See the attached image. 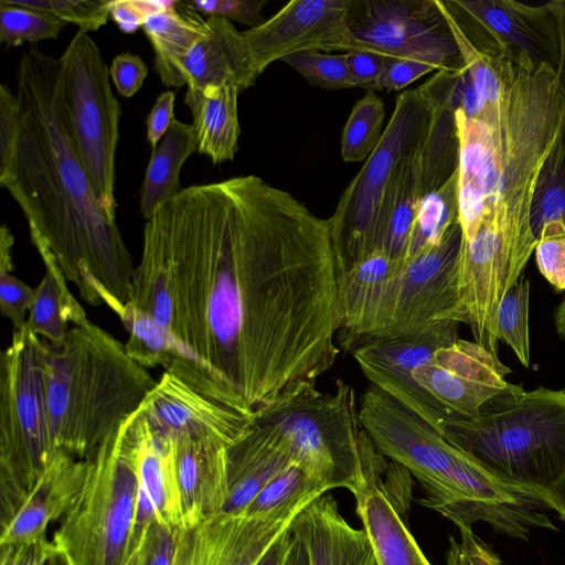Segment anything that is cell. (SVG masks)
Segmentation results:
<instances>
[{
  "mask_svg": "<svg viewBox=\"0 0 565 565\" xmlns=\"http://www.w3.org/2000/svg\"><path fill=\"white\" fill-rule=\"evenodd\" d=\"M163 438L169 443L179 489L180 529L223 512L228 497V447L185 435Z\"/></svg>",
  "mask_w": 565,
  "mask_h": 565,
  "instance_id": "cell-19",
  "label": "cell"
},
{
  "mask_svg": "<svg viewBox=\"0 0 565 565\" xmlns=\"http://www.w3.org/2000/svg\"><path fill=\"white\" fill-rule=\"evenodd\" d=\"M140 409L158 436L185 435L228 448L249 431L257 417L255 408L185 355L164 369Z\"/></svg>",
  "mask_w": 565,
  "mask_h": 565,
  "instance_id": "cell-11",
  "label": "cell"
},
{
  "mask_svg": "<svg viewBox=\"0 0 565 565\" xmlns=\"http://www.w3.org/2000/svg\"><path fill=\"white\" fill-rule=\"evenodd\" d=\"M60 58L35 46L0 87V184L21 209L41 258H51L90 306L116 315L129 301L135 265L116 217L99 203L74 146Z\"/></svg>",
  "mask_w": 565,
  "mask_h": 565,
  "instance_id": "cell-2",
  "label": "cell"
},
{
  "mask_svg": "<svg viewBox=\"0 0 565 565\" xmlns=\"http://www.w3.org/2000/svg\"><path fill=\"white\" fill-rule=\"evenodd\" d=\"M66 24L51 13L21 6L13 0L0 1V42L6 46L56 39Z\"/></svg>",
  "mask_w": 565,
  "mask_h": 565,
  "instance_id": "cell-35",
  "label": "cell"
},
{
  "mask_svg": "<svg viewBox=\"0 0 565 565\" xmlns=\"http://www.w3.org/2000/svg\"><path fill=\"white\" fill-rule=\"evenodd\" d=\"M14 2L51 13L65 23H73L81 31H96L109 19L107 0H13Z\"/></svg>",
  "mask_w": 565,
  "mask_h": 565,
  "instance_id": "cell-37",
  "label": "cell"
},
{
  "mask_svg": "<svg viewBox=\"0 0 565 565\" xmlns=\"http://www.w3.org/2000/svg\"><path fill=\"white\" fill-rule=\"evenodd\" d=\"M86 472L87 460L55 451L17 512L1 525L0 545L46 539L49 525L77 500Z\"/></svg>",
  "mask_w": 565,
  "mask_h": 565,
  "instance_id": "cell-20",
  "label": "cell"
},
{
  "mask_svg": "<svg viewBox=\"0 0 565 565\" xmlns=\"http://www.w3.org/2000/svg\"><path fill=\"white\" fill-rule=\"evenodd\" d=\"M64 109L79 160L100 205L116 217L115 154L120 105L92 36L78 30L60 57Z\"/></svg>",
  "mask_w": 565,
  "mask_h": 565,
  "instance_id": "cell-10",
  "label": "cell"
},
{
  "mask_svg": "<svg viewBox=\"0 0 565 565\" xmlns=\"http://www.w3.org/2000/svg\"><path fill=\"white\" fill-rule=\"evenodd\" d=\"M458 322L439 320L406 334H383L352 349L369 382L440 433L449 415L415 382L413 370L459 339Z\"/></svg>",
  "mask_w": 565,
  "mask_h": 565,
  "instance_id": "cell-13",
  "label": "cell"
},
{
  "mask_svg": "<svg viewBox=\"0 0 565 565\" xmlns=\"http://www.w3.org/2000/svg\"><path fill=\"white\" fill-rule=\"evenodd\" d=\"M135 420L138 437V490L128 551L139 543L153 521L177 529L182 525L180 495L169 443L151 430L141 409L135 414Z\"/></svg>",
  "mask_w": 565,
  "mask_h": 565,
  "instance_id": "cell-21",
  "label": "cell"
},
{
  "mask_svg": "<svg viewBox=\"0 0 565 565\" xmlns=\"http://www.w3.org/2000/svg\"><path fill=\"white\" fill-rule=\"evenodd\" d=\"M448 3L469 13L482 25L492 30L495 36H500L511 44L514 43L521 50L527 52L534 50L529 35L512 15L510 9L503 8L502 3L493 1H449Z\"/></svg>",
  "mask_w": 565,
  "mask_h": 565,
  "instance_id": "cell-39",
  "label": "cell"
},
{
  "mask_svg": "<svg viewBox=\"0 0 565 565\" xmlns=\"http://www.w3.org/2000/svg\"><path fill=\"white\" fill-rule=\"evenodd\" d=\"M377 565H431L409 532L382 480L355 497Z\"/></svg>",
  "mask_w": 565,
  "mask_h": 565,
  "instance_id": "cell-25",
  "label": "cell"
},
{
  "mask_svg": "<svg viewBox=\"0 0 565 565\" xmlns=\"http://www.w3.org/2000/svg\"><path fill=\"white\" fill-rule=\"evenodd\" d=\"M530 281L521 277L518 284L504 296L497 312L495 334L516 355L519 362L529 367L530 352Z\"/></svg>",
  "mask_w": 565,
  "mask_h": 565,
  "instance_id": "cell-34",
  "label": "cell"
},
{
  "mask_svg": "<svg viewBox=\"0 0 565 565\" xmlns=\"http://www.w3.org/2000/svg\"><path fill=\"white\" fill-rule=\"evenodd\" d=\"M328 490L296 463L274 478L242 512L263 516L311 502Z\"/></svg>",
  "mask_w": 565,
  "mask_h": 565,
  "instance_id": "cell-32",
  "label": "cell"
},
{
  "mask_svg": "<svg viewBox=\"0 0 565 565\" xmlns=\"http://www.w3.org/2000/svg\"><path fill=\"white\" fill-rule=\"evenodd\" d=\"M309 503L263 516L221 512L179 529L172 565H258Z\"/></svg>",
  "mask_w": 565,
  "mask_h": 565,
  "instance_id": "cell-16",
  "label": "cell"
},
{
  "mask_svg": "<svg viewBox=\"0 0 565 565\" xmlns=\"http://www.w3.org/2000/svg\"><path fill=\"white\" fill-rule=\"evenodd\" d=\"M534 254L543 277L556 290H565V216L541 225Z\"/></svg>",
  "mask_w": 565,
  "mask_h": 565,
  "instance_id": "cell-38",
  "label": "cell"
},
{
  "mask_svg": "<svg viewBox=\"0 0 565 565\" xmlns=\"http://www.w3.org/2000/svg\"><path fill=\"white\" fill-rule=\"evenodd\" d=\"M383 100L369 90L353 106L341 136V157L345 162L367 159L383 136Z\"/></svg>",
  "mask_w": 565,
  "mask_h": 565,
  "instance_id": "cell-33",
  "label": "cell"
},
{
  "mask_svg": "<svg viewBox=\"0 0 565 565\" xmlns=\"http://www.w3.org/2000/svg\"><path fill=\"white\" fill-rule=\"evenodd\" d=\"M238 94L239 89L232 85L186 88L184 103L192 115L198 152L214 164L233 160L238 151Z\"/></svg>",
  "mask_w": 565,
  "mask_h": 565,
  "instance_id": "cell-26",
  "label": "cell"
},
{
  "mask_svg": "<svg viewBox=\"0 0 565 565\" xmlns=\"http://www.w3.org/2000/svg\"><path fill=\"white\" fill-rule=\"evenodd\" d=\"M198 151L192 124L174 119L152 149L140 190V213L150 218L160 207L174 199L184 188L180 171L186 159Z\"/></svg>",
  "mask_w": 565,
  "mask_h": 565,
  "instance_id": "cell-27",
  "label": "cell"
},
{
  "mask_svg": "<svg viewBox=\"0 0 565 565\" xmlns=\"http://www.w3.org/2000/svg\"><path fill=\"white\" fill-rule=\"evenodd\" d=\"M291 463L285 445L255 420L249 431L227 449L228 497L223 512L244 511Z\"/></svg>",
  "mask_w": 565,
  "mask_h": 565,
  "instance_id": "cell-24",
  "label": "cell"
},
{
  "mask_svg": "<svg viewBox=\"0 0 565 565\" xmlns=\"http://www.w3.org/2000/svg\"><path fill=\"white\" fill-rule=\"evenodd\" d=\"M444 73L402 92L383 136L343 191L328 220L337 274L383 250L392 217V195L405 158L425 138L437 106Z\"/></svg>",
  "mask_w": 565,
  "mask_h": 565,
  "instance_id": "cell-7",
  "label": "cell"
},
{
  "mask_svg": "<svg viewBox=\"0 0 565 565\" xmlns=\"http://www.w3.org/2000/svg\"><path fill=\"white\" fill-rule=\"evenodd\" d=\"M350 71L351 87L372 90L388 65L399 57L376 51L353 50L345 52Z\"/></svg>",
  "mask_w": 565,
  "mask_h": 565,
  "instance_id": "cell-45",
  "label": "cell"
},
{
  "mask_svg": "<svg viewBox=\"0 0 565 565\" xmlns=\"http://www.w3.org/2000/svg\"><path fill=\"white\" fill-rule=\"evenodd\" d=\"M35 297V289L26 285L9 270H0V309L13 330L26 326V320Z\"/></svg>",
  "mask_w": 565,
  "mask_h": 565,
  "instance_id": "cell-42",
  "label": "cell"
},
{
  "mask_svg": "<svg viewBox=\"0 0 565 565\" xmlns=\"http://www.w3.org/2000/svg\"><path fill=\"white\" fill-rule=\"evenodd\" d=\"M180 3L205 17H217L257 28L265 22L262 15L266 0H179Z\"/></svg>",
  "mask_w": 565,
  "mask_h": 565,
  "instance_id": "cell-41",
  "label": "cell"
},
{
  "mask_svg": "<svg viewBox=\"0 0 565 565\" xmlns=\"http://www.w3.org/2000/svg\"><path fill=\"white\" fill-rule=\"evenodd\" d=\"M86 460L83 489L52 541L67 565H124L138 490L135 414Z\"/></svg>",
  "mask_w": 565,
  "mask_h": 565,
  "instance_id": "cell-9",
  "label": "cell"
},
{
  "mask_svg": "<svg viewBox=\"0 0 565 565\" xmlns=\"http://www.w3.org/2000/svg\"><path fill=\"white\" fill-rule=\"evenodd\" d=\"M181 352L256 411L339 354L328 220L256 175L184 188L146 220Z\"/></svg>",
  "mask_w": 565,
  "mask_h": 565,
  "instance_id": "cell-1",
  "label": "cell"
},
{
  "mask_svg": "<svg viewBox=\"0 0 565 565\" xmlns=\"http://www.w3.org/2000/svg\"><path fill=\"white\" fill-rule=\"evenodd\" d=\"M175 93L162 92L156 99L146 119V138L152 149L160 142L174 118Z\"/></svg>",
  "mask_w": 565,
  "mask_h": 565,
  "instance_id": "cell-49",
  "label": "cell"
},
{
  "mask_svg": "<svg viewBox=\"0 0 565 565\" xmlns=\"http://www.w3.org/2000/svg\"><path fill=\"white\" fill-rule=\"evenodd\" d=\"M294 543L290 527L273 544L258 565H287Z\"/></svg>",
  "mask_w": 565,
  "mask_h": 565,
  "instance_id": "cell-51",
  "label": "cell"
},
{
  "mask_svg": "<svg viewBox=\"0 0 565 565\" xmlns=\"http://www.w3.org/2000/svg\"><path fill=\"white\" fill-rule=\"evenodd\" d=\"M148 67L140 56L131 53L116 55L109 66V76L117 92L124 97H132L142 86Z\"/></svg>",
  "mask_w": 565,
  "mask_h": 565,
  "instance_id": "cell-47",
  "label": "cell"
},
{
  "mask_svg": "<svg viewBox=\"0 0 565 565\" xmlns=\"http://www.w3.org/2000/svg\"><path fill=\"white\" fill-rule=\"evenodd\" d=\"M540 200L541 224L565 216V191L559 185H551ZM539 227V230H540Z\"/></svg>",
  "mask_w": 565,
  "mask_h": 565,
  "instance_id": "cell-50",
  "label": "cell"
},
{
  "mask_svg": "<svg viewBox=\"0 0 565 565\" xmlns=\"http://www.w3.org/2000/svg\"><path fill=\"white\" fill-rule=\"evenodd\" d=\"M156 383L109 332L90 321L72 326L46 354L54 451L88 459L141 408Z\"/></svg>",
  "mask_w": 565,
  "mask_h": 565,
  "instance_id": "cell-4",
  "label": "cell"
},
{
  "mask_svg": "<svg viewBox=\"0 0 565 565\" xmlns=\"http://www.w3.org/2000/svg\"><path fill=\"white\" fill-rule=\"evenodd\" d=\"M294 535V534H292ZM289 565H308L307 555L301 543L294 536Z\"/></svg>",
  "mask_w": 565,
  "mask_h": 565,
  "instance_id": "cell-54",
  "label": "cell"
},
{
  "mask_svg": "<svg viewBox=\"0 0 565 565\" xmlns=\"http://www.w3.org/2000/svg\"><path fill=\"white\" fill-rule=\"evenodd\" d=\"M14 243V237L11 233V230L2 224L0 228V270H9L12 269V246Z\"/></svg>",
  "mask_w": 565,
  "mask_h": 565,
  "instance_id": "cell-52",
  "label": "cell"
},
{
  "mask_svg": "<svg viewBox=\"0 0 565 565\" xmlns=\"http://www.w3.org/2000/svg\"><path fill=\"white\" fill-rule=\"evenodd\" d=\"M545 498L550 508L556 510L561 518L565 520V473L545 494Z\"/></svg>",
  "mask_w": 565,
  "mask_h": 565,
  "instance_id": "cell-53",
  "label": "cell"
},
{
  "mask_svg": "<svg viewBox=\"0 0 565 565\" xmlns=\"http://www.w3.org/2000/svg\"><path fill=\"white\" fill-rule=\"evenodd\" d=\"M128 333L125 349L146 369H167L184 355L174 339L150 315L128 301L117 313Z\"/></svg>",
  "mask_w": 565,
  "mask_h": 565,
  "instance_id": "cell-30",
  "label": "cell"
},
{
  "mask_svg": "<svg viewBox=\"0 0 565 565\" xmlns=\"http://www.w3.org/2000/svg\"><path fill=\"white\" fill-rule=\"evenodd\" d=\"M457 170H455L439 188L420 200L406 257L427 245L439 243L446 231L457 221Z\"/></svg>",
  "mask_w": 565,
  "mask_h": 565,
  "instance_id": "cell-31",
  "label": "cell"
},
{
  "mask_svg": "<svg viewBox=\"0 0 565 565\" xmlns=\"http://www.w3.org/2000/svg\"><path fill=\"white\" fill-rule=\"evenodd\" d=\"M142 30L154 51L161 82L168 87L186 86L179 63L205 34L206 20L178 0L175 8L147 19Z\"/></svg>",
  "mask_w": 565,
  "mask_h": 565,
  "instance_id": "cell-28",
  "label": "cell"
},
{
  "mask_svg": "<svg viewBox=\"0 0 565 565\" xmlns=\"http://www.w3.org/2000/svg\"><path fill=\"white\" fill-rule=\"evenodd\" d=\"M281 61L317 87L324 89L352 88L345 52L331 54L309 51L288 55Z\"/></svg>",
  "mask_w": 565,
  "mask_h": 565,
  "instance_id": "cell-36",
  "label": "cell"
},
{
  "mask_svg": "<svg viewBox=\"0 0 565 565\" xmlns=\"http://www.w3.org/2000/svg\"><path fill=\"white\" fill-rule=\"evenodd\" d=\"M349 8L350 0H292L257 28L243 31L257 75L296 53L370 51L350 31Z\"/></svg>",
  "mask_w": 565,
  "mask_h": 565,
  "instance_id": "cell-14",
  "label": "cell"
},
{
  "mask_svg": "<svg viewBox=\"0 0 565 565\" xmlns=\"http://www.w3.org/2000/svg\"><path fill=\"white\" fill-rule=\"evenodd\" d=\"M509 373L498 355L459 338L414 369L413 377L449 416L471 418L512 387Z\"/></svg>",
  "mask_w": 565,
  "mask_h": 565,
  "instance_id": "cell-15",
  "label": "cell"
},
{
  "mask_svg": "<svg viewBox=\"0 0 565 565\" xmlns=\"http://www.w3.org/2000/svg\"><path fill=\"white\" fill-rule=\"evenodd\" d=\"M47 347L25 326L13 330L1 353V525L17 512L55 452L47 405Z\"/></svg>",
  "mask_w": 565,
  "mask_h": 565,
  "instance_id": "cell-8",
  "label": "cell"
},
{
  "mask_svg": "<svg viewBox=\"0 0 565 565\" xmlns=\"http://www.w3.org/2000/svg\"><path fill=\"white\" fill-rule=\"evenodd\" d=\"M45 274L35 289L26 327L50 344L61 343L70 332L68 323L78 326L88 320L84 308L72 295L67 280L51 258H41Z\"/></svg>",
  "mask_w": 565,
  "mask_h": 565,
  "instance_id": "cell-29",
  "label": "cell"
},
{
  "mask_svg": "<svg viewBox=\"0 0 565 565\" xmlns=\"http://www.w3.org/2000/svg\"><path fill=\"white\" fill-rule=\"evenodd\" d=\"M404 260L375 250L338 273V339L347 350L391 329Z\"/></svg>",
  "mask_w": 565,
  "mask_h": 565,
  "instance_id": "cell-18",
  "label": "cell"
},
{
  "mask_svg": "<svg viewBox=\"0 0 565 565\" xmlns=\"http://www.w3.org/2000/svg\"><path fill=\"white\" fill-rule=\"evenodd\" d=\"M256 423L328 491L344 488L355 498L381 480L386 458L360 426L354 390L342 379L332 393H322L313 382L292 385L257 409Z\"/></svg>",
  "mask_w": 565,
  "mask_h": 565,
  "instance_id": "cell-6",
  "label": "cell"
},
{
  "mask_svg": "<svg viewBox=\"0 0 565 565\" xmlns=\"http://www.w3.org/2000/svg\"><path fill=\"white\" fill-rule=\"evenodd\" d=\"M460 540L449 537L447 565H502L500 558L470 527H459Z\"/></svg>",
  "mask_w": 565,
  "mask_h": 565,
  "instance_id": "cell-46",
  "label": "cell"
},
{
  "mask_svg": "<svg viewBox=\"0 0 565 565\" xmlns=\"http://www.w3.org/2000/svg\"><path fill=\"white\" fill-rule=\"evenodd\" d=\"M360 426L377 452L404 467L422 486L419 502L459 527L478 522L526 540L556 530L545 495L499 479L386 393L369 385L358 406Z\"/></svg>",
  "mask_w": 565,
  "mask_h": 565,
  "instance_id": "cell-3",
  "label": "cell"
},
{
  "mask_svg": "<svg viewBox=\"0 0 565 565\" xmlns=\"http://www.w3.org/2000/svg\"><path fill=\"white\" fill-rule=\"evenodd\" d=\"M461 243L456 221L439 243L405 258L393 324L385 334L412 333L433 321L451 320Z\"/></svg>",
  "mask_w": 565,
  "mask_h": 565,
  "instance_id": "cell-17",
  "label": "cell"
},
{
  "mask_svg": "<svg viewBox=\"0 0 565 565\" xmlns=\"http://www.w3.org/2000/svg\"><path fill=\"white\" fill-rule=\"evenodd\" d=\"M290 530L305 548L308 565H377L365 531L353 527L329 494L310 502Z\"/></svg>",
  "mask_w": 565,
  "mask_h": 565,
  "instance_id": "cell-23",
  "label": "cell"
},
{
  "mask_svg": "<svg viewBox=\"0 0 565 565\" xmlns=\"http://www.w3.org/2000/svg\"><path fill=\"white\" fill-rule=\"evenodd\" d=\"M440 434L499 479L545 495L565 473V391L513 384L477 416L445 418Z\"/></svg>",
  "mask_w": 565,
  "mask_h": 565,
  "instance_id": "cell-5",
  "label": "cell"
},
{
  "mask_svg": "<svg viewBox=\"0 0 565 565\" xmlns=\"http://www.w3.org/2000/svg\"><path fill=\"white\" fill-rule=\"evenodd\" d=\"M348 21L353 38L366 50L437 71L463 68L455 63L460 54L436 0H350Z\"/></svg>",
  "mask_w": 565,
  "mask_h": 565,
  "instance_id": "cell-12",
  "label": "cell"
},
{
  "mask_svg": "<svg viewBox=\"0 0 565 565\" xmlns=\"http://www.w3.org/2000/svg\"><path fill=\"white\" fill-rule=\"evenodd\" d=\"M0 565H67L53 541L46 539L0 545Z\"/></svg>",
  "mask_w": 565,
  "mask_h": 565,
  "instance_id": "cell-44",
  "label": "cell"
},
{
  "mask_svg": "<svg viewBox=\"0 0 565 565\" xmlns=\"http://www.w3.org/2000/svg\"><path fill=\"white\" fill-rule=\"evenodd\" d=\"M188 89L232 85L241 90L258 77L244 36L223 18L209 17L206 32L180 61Z\"/></svg>",
  "mask_w": 565,
  "mask_h": 565,
  "instance_id": "cell-22",
  "label": "cell"
},
{
  "mask_svg": "<svg viewBox=\"0 0 565 565\" xmlns=\"http://www.w3.org/2000/svg\"><path fill=\"white\" fill-rule=\"evenodd\" d=\"M433 71H437L436 67L423 62L395 58L373 89L398 92Z\"/></svg>",
  "mask_w": 565,
  "mask_h": 565,
  "instance_id": "cell-48",
  "label": "cell"
},
{
  "mask_svg": "<svg viewBox=\"0 0 565 565\" xmlns=\"http://www.w3.org/2000/svg\"><path fill=\"white\" fill-rule=\"evenodd\" d=\"M175 7L177 1L114 0L109 1V18L120 31L131 34L150 17Z\"/></svg>",
  "mask_w": 565,
  "mask_h": 565,
  "instance_id": "cell-43",
  "label": "cell"
},
{
  "mask_svg": "<svg viewBox=\"0 0 565 565\" xmlns=\"http://www.w3.org/2000/svg\"><path fill=\"white\" fill-rule=\"evenodd\" d=\"M179 529L153 521L124 565H172Z\"/></svg>",
  "mask_w": 565,
  "mask_h": 565,
  "instance_id": "cell-40",
  "label": "cell"
}]
</instances>
